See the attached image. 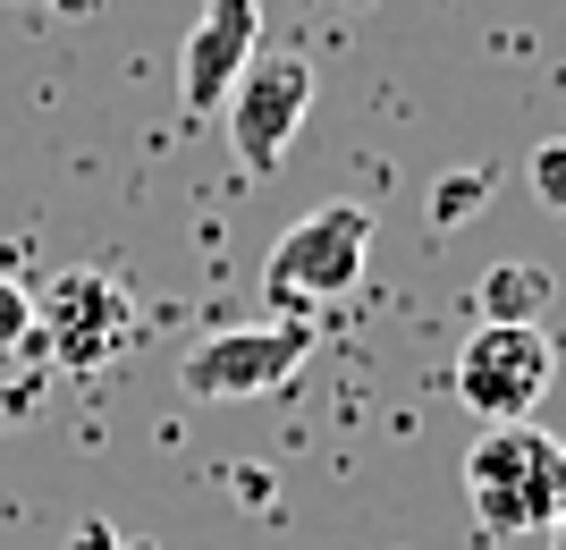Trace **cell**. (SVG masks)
I'll list each match as a JSON object with an SVG mask.
<instances>
[{"label":"cell","instance_id":"6da1fadb","mask_svg":"<svg viewBox=\"0 0 566 550\" xmlns=\"http://www.w3.org/2000/svg\"><path fill=\"white\" fill-rule=\"evenodd\" d=\"M465 500L482 533H549L566 508V440H549L542 424H482L465 449Z\"/></svg>","mask_w":566,"mask_h":550},{"label":"cell","instance_id":"7a4b0ae2","mask_svg":"<svg viewBox=\"0 0 566 550\" xmlns=\"http://www.w3.org/2000/svg\"><path fill=\"white\" fill-rule=\"evenodd\" d=\"M364 263H373V212H364V204H313V212L271 246L262 297H271L280 322H313L331 297H355Z\"/></svg>","mask_w":566,"mask_h":550},{"label":"cell","instance_id":"3957f363","mask_svg":"<svg viewBox=\"0 0 566 550\" xmlns=\"http://www.w3.org/2000/svg\"><path fill=\"white\" fill-rule=\"evenodd\" d=\"M136 331H144L136 297L102 263H69L51 288H34V347H43L60 373H111V364L136 347Z\"/></svg>","mask_w":566,"mask_h":550},{"label":"cell","instance_id":"277c9868","mask_svg":"<svg viewBox=\"0 0 566 550\" xmlns=\"http://www.w3.org/2000/svg\"><path fill=\"white\" fill-rule=\"evenodd\" d=\"M558 382V347L542 322H473V339L457 347V407L473 424H533V407Z\"/></svg>","mask_w":566,"mask_h":550},{"label":"cell","instance_id":"5b68a950","mask_svg":"<svg viewBox=\"0 0 566 550\" xmlns=\"http://www.w3.org/2000/svg\"><path fill=\"white\" fill-rule=\"evenodd\" d=\"M220 111H229L237 162L280 169V153L296 144V127H305V111H313V60H296V51H254Z\"/></svg>","mask_w":566,"mask_h":550},{"label":"cell","instance_id":"8992f818","mask_svg":"<svg viewBox=\"0 0 566 550\" xmlns=\"http://www.w3.org/2000/svg\"><path fill=\"white\" fill-rule=\"evenodd\" d=\"M305 356H313V322H254V331L195 339L178 382H187V398H262V390L296 382Z\"/></svg>","mask_w":566,"mask_h":550},{"label":"cell","instance_id":"52a82bcc","mask_svg":"<svg viewBox=\"0 0 566 550\" xmlns=\"http://www.w3.org/2000/svg\"><path fill=\"white\" fill-rule=\"evenodd\" d=\"M254 51H262V9L254 0H203V18H195V34H187V60H178V102H187L195 120H212Z\"/></svg>","mask_w":566,"mask_h":550},{"label":"cell","instance_id":"ba28073f","mask_svg":"<svg viewBox=\"0 0 566 550\" xmlns=\"http://www.w3.org/2000/svg\"><path fill=\"white\" fill-rule=\"evenodd\" d=\"M542 305H549L542 263H491L482 288H473V313H482V322H542Z\"/></svg>","mask_w":566,"mask_h":550},{"label":"cell","instance_id":"9c48e42d","mask_svg":"<svg viewBox=\"0 0 566 550\" xmlns=\"http://www.w3.org/2000/svg\"><path fill=\"white\" fill-rule=\"evenodd\" d=\"M18 347H34V288L0 271V356H18Z\"/></svg>","mask_w":566,"mask_h":550},{"label":"cell","instance_id":"30bf717a","mask_svg":"<svg viewBox=\"0 0 566 550\" xmlns=\"http://www.w3.org/2000/svg\"><path fill=\"white\" fill-rule=\"evenodd\" d=\"M533 195H542L549 212H566V136L533 153Z\"/></svg>","mask_w":566,"mask_h":550},{"label":"cell","instance_id":"8fae6325","mask_svg":"<svg viewBox=\"0 0 566 550\" xmlns=\"http://www.w3.org/2000/svg\"><path fill=\"white\" fill-rule=\"evenodd\" d=\"M482 187H491V178H457V187H440V195H431V212H440V229H449V220L465 212V204H473Z\"/></svg>","mask_w":566,"mask_h":550},{"label":"cell","instance_id":"7c38bea8","mask_svg":"<svg viewBox=\"0 0 566 550\" xmlns=\"http://www.w3.org/2000/svg\"><path fill=\"white\" fill-rule=\"evenodd\" d=\"M549 550H566V508H558V526H549Z\"/></svg>","mask_w":566,"mask_h":550},{"label":"cell","instance_id":"4fadbf2b","mask_svg":"<svg viewBox=\"0 0 566 550\" xmlns=\"http://www.w3.org/2000/svg\"><path fill=\"white\" fill-rule=\"evenodd\" d=\"M0 390H9V373H0Z\"/></svg>","mask_w":566,"mask_h":550}]
</instances>
